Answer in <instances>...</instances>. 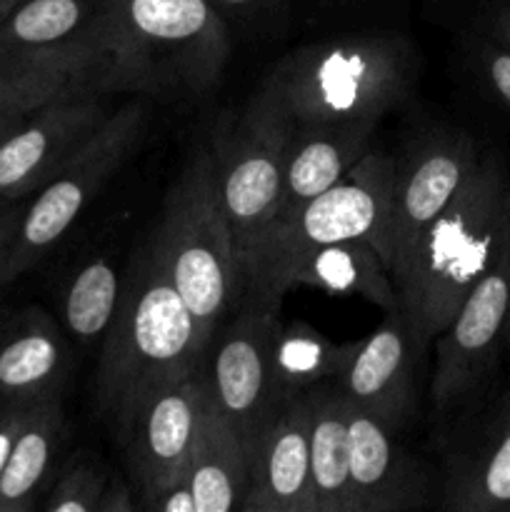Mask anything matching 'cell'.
<instances>
[{
  "instance_id": "cell-1",
  "label": "cell",
  "mask_w": 510,
  "mask_h": 512,
  "mask_svg": "<svg viewBox=\"0 0 510 512\" xmlns=\"http://www.w3.org/2000/svg\"><path fill=\"white\" fill-rule=\"evenodd\" d=\"M508 198L505 165L498 155H480L463 188L390 275L400 310L420 345L448 328L493 260Z\"/></svg>"
},
{
  "instance_id": "cell-2",
  "label": "cell",
  "mask_w": 510,
  "mask_h": 512,
  "mask_svg": "<svg viewBox=\"0 0 510 512\" xmlns=\"http://www.w3.org/2000/svg\"><path fill=\"white\" fill-rule=\"evenodd\" d=\"M205 343L150 238L125 270V288L105 333L95 380L98 415L118 423L145 393L200 368Z\"/></svg>"
},
{
  "instance_id": "cell-3",
  "label": "cell",
  "mask_w": 510,
  "mask_h": 512,
  "mask_svg": "<svg viewBox=\"0 0 510 512\" xmlns=\"http://www.w3.org/2000/svg\"><path fill=\"white\" fill-rule=\"evenodd\" d=\"M415 50L395 35H340L293 50L275 63L263 90L295 125L380 120L415 83Z\"/></svg>"
},
{
  "instance_id": "cell-4",
  "label": "cell",
  "mask_w": 510,
  "mask_h": 512,
  "mask_svg": "<svg viewBox=\"0 0 510 512\" xmlns=\"http://www.w3.org/2000/svg\"><path fill=\"white\" fill-rule=\"evenodd\" d=\"M228 53V25L210 0H118V90L170 98L205 95L223 78Z\"/></svg>"
},
{
  "instance_id": "cell-5",
  "label": "cell",
  "mask_w": 510,
  "mask_h": 512,
  "mask_svg": "<svg viewBox=\"0 0 510 512\" xmlns=\"http://www.w3.org/2000/svg\"><path fill=\"white\" fill-rule=\"evenodd\" d=\"M153 240L208 348L218 325L243 295L233 230L220 205L208 148L195 150L188 168L170 188Z\"/></svg>"
},
{
  "instance_id": "cell-6",
  "label": "cell",
  "mask_w": 510,
  "mask_h": 512,
  "mask_svg": "<svg viewBox=\"0 0 510 512\" xmlns=\"http://www.w3.org/2000/svg\"><path fill=\"white\" fill-rule=\"evenodd\" d=\"M510 305V198L503 233L493 260L463 300L448 328L438 335L430 380L433 413L440 423H455L488 390L505 358V325Z\"/></svg>"
},
{
  "instance_id": "cell-7",
  "label": "cell",
  "mask_w": 510,
  "mask_h": 512,
  "mask_svg": "<svg viewBox=\"0 0 510 512\" xmlns=\"http://www.w3.org/2000/svg\"><path fill=\"white\" fill-rule=\"evenodd\" d=\"M145 123L148 113L140 100L105 115L98 130L35 193L33 203L20 215L3 280H13L33 268L73 228L140 143Z\"/></svg>"
},
{
  "instance_id": "cell-8",
  "label": "cell",
  "mask_w": 510,
  "mask_h": 512,
  "mask_svg": "<svg viewBox=\"0 0 510 512\" xmlns=\"http://www.w3.org/2000/svg\"><path fill=\"white\" fill-rule=\"evenodd\" d=\"M293 133L295 123L263 88L228 128L215 133L210 153L235 253L278 215Z\"/></svg>"
},
{
  "instance_id": "cell-9",
  "label": "cell",
  "mask_w": 510,
  "mask_h": 512,
  "mask_svg": "<svg viewBox=\"0 0 510 512\" xmlns=\"http://www.w3.org/2000/svg\"><path fill=\"white\" fill-rule=\"evenodd\" d=\"M395 158L365 153L343 178L308 203L278 213L238 250L240 260L290 253L300 248L365 240L388 265V218L393 198Z\"/></svg>"
},
{
  "instance_id": "cell-10",
  "label": "cell",
  "mask_w": 510,
  "mask_h": 512,
  "mask_svg": "<svg viewBox=\"0 0 510 512\" xmlns=\"http://www.w3.org/2000/svg\"><path fill=\"white\" fill-rule=\"evenodd\" d=\"M278 308L280 303L260 295H240L235 305L238 315L220 330L218 338L213 335L210 343L215 348L208 370H203L215 413L238 435L248 453L285 398L275 370Z\"/></svg>"
},
{
  "instance_id": "cell-11",
  "label": "cell",
  "mask_w": 510,
  "mask_h": 512,
  "mask_svg": "<svg viewBox=\"0 0 510 512\" xmlns=\"http://www.w3.org/2000/svg\"><path fill=\"white\" fill-rule=\"evenodd\" d=\"M208 408L203 368L145 393L118 423L115 438L123 448L130 478L145 505L178 475H183Z\"/></svg>"
},
{
  "instance_id": "cell-12",
  "label": "cell",
  "mask_w": 510,
  "mask_h": 512,
  "mask_svg": "<svg viewBox=\"0 0 510 512\" xmlns=\"http://www.w3.org/2000/svg\"><path fill=\"white\" fill-rule=\"evenodd\" d=\"M115 10L118 0H18L0 20V45L98 75L118 93Z\"/></svg>"
},
{
  "instance_id": "cell-13",
  "label": "cell",
  "mask_w": 510,
  "mask_h": 512,
  "mask_svg": "<svg viewBox=\"0 0 510 512\" xmlns=\"http://www.w3.org/2000/svg\"><path fill=\"white\" fill-rule=\"evenodd\" d=\"M243 293L280 303L293 285H310L333 295H360L385 313L400 310L388 265L365 240L300 248L265 258L240 260Z\"/></svg>"
},
{
  "instance_id": "cell-14",
  "label": "cell",
  "mask_w": 510,
  "mask_h": 512,
  "mask_svg": "<svg viewBox=\"0 0 510 512\" xmlns=\"http://www.w3.org/2000/svg\"><path fill=\"white\" fill-rule=\"evenodd\" d=\"M480 153L473 138L460 130L428 135L400 163H395L388 218V273L393 275L420 235L448 208Z\"/></svg>"
},
{
  "instance_id": "cell-15",
  "label": "cell",
  "mask_w": 510,
  "mask_h": 512,
  "mask_svg": "<svg viewBox=\"0 0 510 512\" xmlns=\"http://www.w3.org/2000/svg\"><path fill=\"white\" fill-rule=\"evenodd\" d=\"M453 425L438 508L510 510V388L483 398Z\"/></svg>"
},
{
  "instance_id": "cell-16",
  "label": "cell",
  "mask_w": 510,
  "mask_h": 512,
  "mask_svg": "<svg viewBox=\"0 0 510 512\" xmlns=\"http://www.w3.org/2000/svg\"><path fill=\"white\" fill-rule=\"evenodd\" d=\"M103 98L90 93L55 100L0 138V203L38 193L68 163L108 115Z\"/></svg>"
},
{
  "instance_id": "cell-17",
  "label": "cell",
  "mask_w": 510,
  "mask_h": 512,
  "mask_svg": "<svg viewBox=\"0 0 510 512\" xmlns=\"http://www.w3.org/2000/svg\"><path fill=\"white\" fill-rule=\"evenodd\" d=\"M420 348L403 310H390L373 335L353 343L338 380L345 398L400 435L420 410Z\"/></svg>"
},
{
  "instance_id": "cell-18",
  "label": "cell",
  "mask_w": 510,
  "mask_h": 512,
  "mask_svg": "<svg viewBox=\"0 0 510 512\" xmlns=\"http://www.w3.org/2000/svg\"><path fill=\"white\" fill-rule=\"evenodd\" d=\"M240 512H315L308 393H288L248 453Z\"/></svg>"
},
{
  "instance_id": "cell-19",
  "label": "cell",
  "mask_w": 510,
  "mask_h": 512,
  "mask_svg": "<svg viewBox=\"0 0 510 512\" xmlns=\"http://www.w3.org/2000/svg\"><path fill=\"white\" fill-rule=\"evenodd\" d=\"M348 400V398H345ZM350 483L355 512H398L433 505V475L398 433L348 400Z\"/></svg>"
},
{
  "instance_id": "cell-20",
  "label": "cell",
  "mask_w": 510,
  "mask_h": 512,
  "mask_svg": "<svg viewBox=\"0 0 510 512\" xmlns=\"http://www.w3.org/2000/svg\"><path fill=\"white\" fill-rule=\"evenodd\" d=\"M68 345L43 310H28L0 328V403L35 405L60 398L68 378Z\"/></svg>"
},
{
  "instance_id": "cell-21",
  "label": "cell",
  "mask_w": 510,
  "mask_h": 512,
  "mask_svg": "<svg viewBox=\"0 0 510 512\" xmlns=\"http://www.w3.org/2000/svg\"><path fill=\"white\" fill-rule=\"evenodd\" d=\"M378 123L380 120H350L333 125H295L278 213L295 210L338 183L368 153Z\"/></svg>"
},
{
  "instance_id": "cell-22",
  "label": "cell",
  "mask_w": 510,
  "mask_h": 512,
  "mask_svg": "<svg viewBox=\"0 0 510 512\" xmlns=\"http://www.w3.org/2000/svg\"><path fill=\"white\" fill-rule=\"evenodd\" d=\"M310 405V483L315 512H355L348 400L335 380L305 390Z\"/></svg>"
},
{
  "instance_id": "cell-23",
  "label": "cell",
  "mask_w": 510,
  "mask_h": 512,
  "mask_svg": "<svg viewBox=\"0 0 510 512\" xmlns=\"http://www.w3.org/2000/svg\"><path fill=\"white\" fill-rule=\"evenodd\" d=\"M65 440V415L60 398L30 405L13 450L0 473V512H28L48 493Z\"/></svg>"
},
{
  "instance_id": "cell-24",
  "label": "cell",
  "mask_w": 510,
  "mask_h": 512,
  "mask_svg": "<svg viewBox=\"0 0 510 512\" xmlns=\"http://www.w3.org/2000/svg\"><path fill=\"white\" fill-rule=\"evenodd\" d=\"M248 465V450L220 420L208 395L200 438L183 470L195 512H240L248 493Z\"/></svg>"
},
{
  "instance_id": "cell-25",
  "label": "cell",
  "mask_w": 510,
  "mask_h": 512,
  "mask_svg": "<svg viewBox=\"0 0 510 512\" xmlns=\"http://www.w3.org/2000/svg\"><path fill=\"white\" fill-rule=\"evenodd\" d=\"M90 93L108 95L110 88L93 73L0 45V113L28 115L55 100Z\"/></svg>"
},
{
  "instance_id": "cell-26",
  "label": "cell",
  "mask_w": 510,
  "mask_h": 512,
  "mask_svg": "<svg viewBox=\"0 0 510 512\" xmlns=\"http://www.w3.org/2000/svg\"><path fill=\"white\" fill-rule=\"evenodd\" d=\"M353 355V343L335 345L308 323L280 325L275 338V370L283 393H303L313 385L338 383Z\"/></svg>"
},
{
  "instance_id": "cell-27",
  "label": "cell",
  "mask_w": 510,
  "mask_h": 512,
  "mask_svg": "<svg viewBox=\"0 0 510 512\" xmlns=\"http://www.w3.org/2000/svg\"><path fill=\"white\" fill-rule=\"evenodd\" d=\"M125 273L108 258H93L73 275L63 295V323L80 343L108 333L123 298Z\"/></svg>"
},
{
  "instance_id": "cell-28",
  "label": "cell",
  "mask_w": 510,
  "mask_h": 512,
  "mask_svg": "<svg viewBox=\"0 0 510 512\" xmlns=\"http://www.w3.org/2000/svg\"><path fill=\"white\" fill-rule=\"evenodd\" d=\"M108 480L110 473L103 460L90 450H78L58 470L40 508L45 512H95Z\"/></svg>"
},
{
  "instance_id": "cell-29",
  "label": "cell",
  "mask_w": 510,
  "mask_h": 512,
  "mask_svg": "<svg viewBox=\"0 0 510 512\" xmlns=\"http://www.w3.org/2000/svg\"><path fill=\"white\" fill-rule=\"evenodd\" d=\"M473 58L485 88L500 105L510 110V48L483 38L475 43Z\"/></svg>"
},
{
  "instance_id": "cell-30",
  "label": "cell",
  "mask_w": 510,
  "mask_h": 512,
  "mask_svg": "<svg viewBox=\"0 0 510 512\" xmlns=\"http://www.w3.org/2000/svg\"><path fill=\"white\" fill-rule=\"evenodd\" d=\"M218 13L235 15L240 20H275L285 13L288 0H210Z\"/></svg>"
},
{
  "instance_id": "cell-31",
  "label": "cell",
  "mask_w": 510,
  "mask_h": 512,
  "mask_svg": "<svg viewBox=\"0 0 510 512\" xmlns=\"http://www.w3.org/2000/svg\"><path fill=\"white\" fill-rule=\"evenodd\" d=\"M138 510L133 493H130L128 483L120 475H110L108 485H105L103 495H100L98 510L95 512H133Z\"/></svg>"
},
{
  "instance_id": "cell-32",
  "label": "cell",
  "mask_w": 510,
  "mask_h": 512,
  "mask_svg": "<svg viewBox=\"0 0 510 512\" xmlns=\"http://www.w3.org/2000/svg\"><path fill=\"white\" fill-rule=\"evenodd\" d=\"M28 408L30 405H8L3 415H0V473H3L5 463H8V455L13 450V443L18 438V430L23 425Z\"/></svg>"
},
{
  "instance_id": "cell-33",
  "label": "cell",
  "mask_w": 510,
  "mask_h": 512,
  "mask_svg": "<svg viewBox=\"0 0 510 512\" xmlns=\"http://www.w3.org/2000/svg\"><path fill=\"white\" fill-rule=\"evenodd\" d=\"M20 215L23 213H18V210L0 208V280L5 278L10 250H13L15 233H18V225H20Z\"/></svg>"
},
{
  "instance_id": "cell-34",
  "label": "cell",
  "mask_w": 510,
  "mask_h": 512,
  "mask_svg": "<svg viewBox=\"0 0 510 512\" xmlns=\"http://www.w3.org/2000/svg\"><path fill=\"white\" fill-rule=\"evenodd\" d=\"M485 38L510 48V3L503 5V8H498L493 15H490L488 23H485Z\"/></svg>"
},
{
  "instance_id": "cell-35",
  "label": "cell",
  "mask_w": 510,
  "mask_h": 512,
  "mask_svg": "<svg viewBox=\"0 0 510 512\" xmlns=\"http://www.w3.org/2000/svg\"><path fill=\"white\" fill-rule=\"evenodd\" d=\"M25 115H15V118H5V120H0V138H3V135H8L10 130L15 128V125L20 123V120H23Z\"/></svg>"
},
{
  "instance_id": "cell-36",
  "label": "cell",
  "mask_w": 510,
  "mask_h": 512,
  "mask_svg": "<svg viewBox=\"0 0 510 512\" xmlns=\"http://www.w3.org/2000/svg\"><path fill=\"white\" fill-rule=\"evenodd\" d=\"M505 358L510 360V305H508V325H505Z\"/></svg>"
},
{
  "instance_id": "cell-37",
  "label": "cell",
  "mask_w": 510,
  "mask_h": 512,
  "mask_svg": "<svg viewBox=\"0 0 510 512\" xmlns=\"http://www.w3.org/2000/svg\"><path fill=\"white\" fill-rule=\"evenodd\" d=\"M15 3H18V0H0V20H3L5 15H8V10L13 8Z\"/></svg>"
},
{
  "instance_id": "cell-38",
  "label": "cell",
  "mask_w": 510,
  "mask_h": 512,
  "mask_svg": "<svg viewBox=\"0 0 510 512\" xmlns=\"http://www.w3.org/2000/svg\"><path fill=\"white\" fill-rule=\"evenodd\" d=\"M5 118H15V115H10V113H0V120H5Z\"/></svg>"
},
{
  "instance_id": "cell-39",
  "label": "cell",
  "mask_w": 510,
  "mask_h": 512,
  "mask_svg": "<svg viewBox=\"0 0 510 512\" xmlns=\"http://www.w3.org/2000/svg\"><path fill=\"white\" fill-rule=\"evenodd\" d=\"M5 408H8V405H3V403H0V415H3V410H5Z\"/></svg>"
},
{
  "instance_id": "cell-40",
  "label": "cell",
  "mask_w": 510,
  "mask_h": 512,
  "mask_svg": "<svg viewBox=\"0 0 510 512\" xmlns=\"http://www.w3.org/2000/svg\"><path fill=\"white\" fill-rule=\"evenodd\" d=\"M0 208H3V203H0Z\"/></svg>"
}]
</instances>
